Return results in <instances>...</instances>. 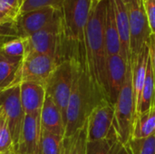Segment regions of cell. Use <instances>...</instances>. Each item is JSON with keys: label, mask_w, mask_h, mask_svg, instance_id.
Segmentation results:
<instances>
[{"label": "cell", "mask_w": 155, "mask_h": 154, "mask_svg": "<svg viewBox=\"0 0 155 154\" xmlns=\"http://www.w3.org/2000/svg\"><path fill=\"white\" fill-rule=\"evenodd\" d=\"M70 56L74 63V78L66 109L64 137L73 135L81 129L93 110L105 99L89 73L84 50L78 51Z\"/></svg>", "instance_id": "1"}, {"label": "cell", "mask_w": 155, "mask_h": 154, "mask_svg": "<svg viewBox=\"0 0 155 154\" xmlns=\"http://www.w3.org/2000/svg\"><path fill=\"white\" fill-rule=\"evenodd\" d=\"M105 12L106 0L100 3H93L84 33V53L89 73L94 82L107 100V54L104 38Z\"/></svg>", "instance_id": "2"}, {"label": "cell", "mask_w": 155, "mask_h": 154, "mask_svg": "<svg viewBox=\"0 0 155 154\" xmlns=\"http://www.w3.org/2000/svg\"><path fill=\"white\" fill-rule=\"evenodd\" d=\"M93 0H64L62 9V32L66 55L84 48V33Z\"/></svg>", "instance_id": "3"}, {"label": "cell", "mask_w": 155, "mask_h": 154, "mask_svg": "<svg viewBox=\"0 0 155 154\" xmlns=\"http://www.w3.org/2000/svg\"><path fill=\"white\" fill-rule=\"evenodd\" d=\"M114 125L120 141L127 145L132 139L134 119L136 117L135 102L133 91L131 61L129 63L125 82L114 104Z\"/></svg>", "instance_id": "4"}, {"label": "cell", "mask_w": 155, "mask_h": 154, "mask_svg": "<svg viewBox=\"0 0 155 154\" xmlns=\"http://www.w3.org/2000/svg\"><path fill=\"white\" fill-rule=\"evenodd\" d=\"M23 38L25 39V52L45 54L57 59L59 62L65 59L61 14L45 28Z\"/></svg>", "instance_id": "5"}, {"label": "cell", "mask_w": 155, "mask_h": 154, "mask_svg": "<svg viewBox=\"0 0 155 154\" xmlns=\"http://www.w3.org/2000/svg\"><path fill=\"white\" fill-rule=\"evenodd\" d=\"M74 78V63L72 56L61 61L45 85V92L59 108L64 123L66 122V109L72 91Z\"/></svg>", "instance_id": "6"}, {"label": "cell", "mask_w": 155, "mask_h": 154, "mask_svg": "<svg viewBox=\"0 0 155 154\" xmlns=\"http://www.w3.org/2000/svg\"><path fill=\"white\" fill-rule=\"evenodd\" d=\"M59 63L57 59L45 54L25 52L16 78L12 85L29 82L45 87L47 81Z\"/></svg>", "instance_id": "7"}, {"label": "cell", "mask_w": 155, "mask_h": 154, "mask_svg": "<svg viewBox=\"0 0 155 154\" xmlns=\"http://www.w3.org/2000/svg\"><path fill=\"white\" fill-rule=\"evenodd\" d=\"M0 108L4 112L10 130L15 153L25 120V111L20 97V84H15L0 92Z\"/></svg>", "instance_id": "8"}, {"label": "cell", "mask_w": 155, "mask_h": 154, "mask_svg": "<svg viewBox=\"0 0 155 154\" xmlns=\"http://www.w3.org/2000/svg\"><path fill=\"white\" fill-rule=\"evenodd\" d=\"M127 7L130 22V51L132 58L136 56L143 47L149 43L152 31L143 0H135L127 4Z\"/></svg>", "instance_id": "9"}, {"label": "cell", "mask_w": 155, "mask_h": 154, "mask_svg": "<svg viewBox=\"0 0 155 154\" xmlns=\"http://www.w3.org/2000/svg\"><path fill=\"white\" fill-rule=\"evenodd\" d=\"M114 107L108 100H103L91 113L87 120V139L89 142L105 139L115 130Z\"/></svg>", "instance_id": "10"}, {"label": "cell", "mask_w": 155, "mask_h": 154, "mask_svg": "<svg viewBox=\"0 0 155 154\" xmlns=\"http://www.w3.org/2000/svg\"><path fill=\"white\" fill-rule=\"evenodd\" d=\"M60 14L61 10L51 6L40 7L21 14L14 23V26L18 33V37H27L45 28L53 23Z\"/></svg>", "instance_id": "11"}, {"label": "cell", "mask_w": 155, "mask_h": 154, "mask_svg": "<svg viewBox=\"0 0 155 154\" xmlns=\"http://www.w3.org/2000/svg\"><path fill=\"white\" fill-rule=\"evenodd\" d=\"M129 63L130 62H128L122 54L107 57L106 93L107 100L112 104L115 103L118 94L125 82Z\"/></svg>", "instance_id": "12"}, {"label": "cell", "mask_w": 155, "mask_h": 154, "mask_svg": "<svg viewBox=\"0 0 155 154\" xmlns=\"http://www.w3.org/2000/svg\"><path fill=\"white\" fill-rule=\"evenodd\" d=\"M41 132L40 115L25 114L16 153L39 154Z\"/></svg>", "instance_id": "13"}, {"label": "cell", "mask_w": 155, "mask_h": 154, "mask_svg": "<svg viewBox=\"0 0 155 154\" xmlns=\"http://www.w3.org/2000/svg\"><path fill=\"white\" fill-rule=\"evenodd\" d=\"M45 95V87L43 85L29 82L20 84L21 103L25 114L41 115Z\"/></svg>", "instance_id": "14"}, {"label": "cell", "mask_w": 155, "mask_h": 154, "mask_svg": "<svg viewBox=\"0 0 155 154\" xmlns=\"http://www.w3.org/2000/svg\"><path fill=\"white\" fill-rule=\"evenodd\" d=\"M40 118L42 130H45L61 138L64 137L65 123L64 118L59 108L48 94L45 95Z\"/></svg>", "instance_id": "15"}, {"label": "cell", "mask_w": 155, "mask_h": 154, "mask_svg": "<svg viewBox=\"0 0 155 154\" xmlns=\"http://www.w3.org/2000/svg\"><path fill=\"white\" fill-rule=\"evenodd\" d=\"M104 38L107 57L122 54V47L115 19L114 0H106V12L104 19Z\"/></svg>", "instance_id": "16"}, {"label": "cell", "mask_w": 155, "mask_h": 154, "mask_svg": "<svg viewBox=\"0 0 155 154\" xmlns=\"http://www.w3.org/2000/svg\"><path fill=\"white\" fill-rule=\"evenodd\" d=\"M114 2L115 10V19L122 47V55L128 62H130V22L128 7L127 5L124 2V0H114Z\"/></svg>", "instance_id": "17"}, {"label": "cell", "mask_w": 155, "mask_h": 154, "mask_svg": "<svg viewBox=\"0 0 155 154\" xmlns=\"http://www.w3.org/2000/svg\"><path fill=\"white\" fill-rule=\"evenodd\" d=\"M85 154H132L130 148L119 139L116 130L105 139L87 142Z\"/></svg>", "instance_id": "18"}, {"label": "cell", "mask_w": 155, "mask_h": 154, "mask_svg": "<svg viewBox=\"0 0 155 154\" xmlns=\"http://www.w3.org/2000/svg\"><path fill=\"white\" fill-rule=\"evenodd\" d=\"M23 58L12 57L0 50V92L15 82Z\"/></svg>", "instance_id": "19"}, {"label": "cell", "mask_w": 155, "mask_h": 154, "mask_svg": "<svg viewBox=\"0 0 155 154\" xmlns=\"http://www.w3.org/2000/svg\"><path fill=\"white\" fill-rule=\"evenodd\" d=\"M155 135V106L137 115L134 119L132 139H143Z\"/></svg>", "instance_id": "20"}, {"label": "cell", "mask_w": 155, "mask_h": 154, "mask_svg": "<svg viewBox=\"0 0 155 154\" xmlns=\"http://www.w3.org/2000/svg\"><path fill=\"white\" fill-rule=\"evenodd\" d=\"M87 122L75 133L64 137L61 154H85L87 144Z\"/></svg>", "instance_id": "21"}, {"label": "cell", "mask_w": 155, "mask_h": 154, "mask_svg": "<svg viewBox=\"0 0 155 154\" xmlns=\"http://www.w3.org/2000/svg\"><path fill=\"white\" fill-rule=\"evenodd\" d=\"M155 99V83L153 67L151 64V60H149L147 72H146V78L145 83L143 85V93L141 95V102L136 110V116L140 115L143 113L147 112L150 110L154 103Z\"/></svg>", "instance_id": "22"}, {"label": "cell", "mask_w": 155, "mask_h": 154, "mask_svg": "<svg viewBox=\"0 0 155 154\" xmlns=\"http://www.w3.org/2000/svg\"><path fill=\"white\" fill-rule=\"evenodd\" d=\"M63 139L42 130L39 154H61Z\"/></svg>", "instance_id": "23"}, {"label": "cell", "mask_w": 155, "mask_h": 154, "mask_svg": "<svg viewBox=\"0 0 155 154\" xmlns=\"http://www.w3.org/2000/svg\"><path fill=\"white\" fill-rule=\"evenodd\" d=\"M22 0H0V16L8 24L16 21L21 14Z\"/></svg>", "instance_id": "24"}, {"label": "cell", "mask_w": 155, "mask_h": 154, "mask_svg": "<svg viewBox=\"0 0 155 154\" xmlns=\"http://www.w3.org/2000/svg\"><path fill=\"white\" fill-rule=\"evenodd\" d=\"M128 146L132 154H155V135L143 139H131Z\"/></svg>", "instance_id": "25"}, {"label": "cell", "mask_w": 155, "mask_h": 154, "mask_svg": "<svg viewBox=\"0 0 155 154\" xmlns=\"http://www.w3.org/2000/svg\"><path fill=\"white\" fill-rule=\"evenodd\" d=\"M0 50L6 55L23 58L25 53V39L23 37H16L6 41L0 45Z\"/></svg>", "instance_id": "26"}, {"label": "cell", "mask_w": 155, "mask_h": 154, "mask_svg": "<svg viewBox=\"0 0 155 154\" xmlns=\"http://www.w3.org/2000/svg\"><path fill=\"white\" fill-rule=\"evenodd\" d=\"M11 149H14V146L10 130L5 115L0 108V153L7 152Z\"/></svg>", "instance_id": "27"}, {"label": "cell", "mask_w": 155, "mask_h": 154, "mask_svg": "<svg viewBox=\"0 0 155 154\" xmlns=\"http://www.w3.org/2000/svg\"><path fill=\"white\" fill-rule=\"evenodd\" d=\"M64 2V0H25L22 5L21 14L44 6H51L57 10H61Z\"/></svg>", "instance_id": "28"}, {"label": "cell", "mask_w": 155, "mask_h": 154, "mask_svg": "<svg viewBox=\"0 0 155 154\" xmlns=\"http://www.w3.org/2000/svg\"><path fill=\"white\" fill-rule=\"evenodd\" d=\"M152 34H155V0H143Z\"/></svg>", "instance_id": "29"}, {"label": "cell", "mask_w": 155, "mask_h": 154, "mask_svg": "<svg viewBox=\"0 0 155 154\" xmlns=\"http://www.w3.org/2000/svg\"><path fill=\"white\" fill-rule=\"evenodd\" d=\"M149 48H150V60H151V64H152V67H153L155 83V34H153L150 37Z\"/></svg>", "instance_id": "30"}, {"label": "cell", "mask_w": 155, "mask_h": 154, "mask_svg": "<svg viewBox=\"0 0 155 154\" xmlns=\"http://www.w3.org/2000/svg\"><path fill=\"white\" fill-rule=\"evenodd\" d=\"M0 154H16L15 153V150L14 149H11V150H9V151H7V152H2V153Z\"/></svg>", "instance_id": "31"}, {"label": "cell", "mask_w": 155, "mask_h": 154, "mask_svg": "<svg viewBox=\"0 0 155 154\" xmlns=\"http://www.w3.org/2000/svg\"><path fill=\"white\" fill-rule=\"evenodd\" d=\"M134 1H135V0H124V2L127 5V4H130V3H132V2H134Z\"/></svg>", "instance_id": "32"}, {"label": "cell", "mask_w": 155, "mask_h": 154, "mask_svg": "<svg viewBox=\"0 0 155 154\" xmlns=\"http://www.w3.org/2000/svg\"><path fill=\"white\" fill-rule=\"evenodd\" d=\"M103 1H104V0H93V3H100Z\"/></svg>", "instance_id": "33"}, {"label": "cell", "mask_w": 155, "mask_h": 154, "mask_svg": "<svg viewBox=\"0 0 155 154\" xmlns=\"http://www.w3.org/2000/svg\"><path fill=\"white\" fill-rule=\"evenodd\" d=\"M25 1V0H22V5H23V3H24Z\"/></svg>", "instance_id": "34"}, {"label": "cell", "mask_w": 155, "mask_h": 154, "mask_svg": "<svg viewBox=\"0 0 155 154\" xmlns=\"http://www.w3.org/2000/svg\"><path fill=\"white\" fill-rule=\"evenodd\" d=\"M153 105H154V106H155V99H154V103H153Z\"/></svg>", "instance_id": "35"}, {"label": "cell", "mask_w": 155, "mask_h": 154, "mask_svg": "<svg viewBox=\"0 0 155 154\" xmlns=\"http://www.w3.org/2000/svg\"><path fill=\"white\" fill-rule=\"evenodd\" d=\"M16 154H19V153H16Z\"/></svg>", "instance_id": "36"}]
</instances>
